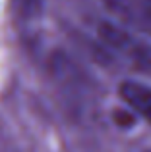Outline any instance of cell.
Returning <instances> with one entry per match:
<instances>
[{"label": "cell", "mask_w": 151, "mask_h": 152, "mask_svg": "<svg viewBox=\"0 0 151 152\" xmlns=\"http://www.w3.org/2000/svg\"><path fill=\"white\" fill-rule=\"evenodd\" d=\"M99 39H101L105 50L116 56L124 66L151 75V45L141 41L140 37L128 33L126 29L114 25V23H101L99 25Z\"/></svg>", "instance_id": "obj_1"}, {"label": "cell", "mask_w": 151, "mask_h": 152, "mask_svg": "<svg viewBox=\"0 0 151 152\" xmlns=\"http://www.w3.org/2000/svg\"><path fill=\"white\" fill-rule=\"evenodd\" d=\"M120 96L134 112H138L145 121L151 123V87L144 83L126 81L120 85Z\"/></svg>", "instance_id": "obj_2"}, {"label": "cell", "mask_w": 151, "mask_h": 152, "mask_svg": "<svg viewBox=\"0 0 151 152\" xmlns=\"http://www.w3.org/2000/svg\"><path fill=\"white\" fill-rule=\"evenodd\" d=\"M16 8L25 18H37L43 10V0H14Z\"/></svg>", "instance_id": "obj_3"}, {"label": "cell", "mask_w": 151, "mask_h": 152, "mask_svg": "<svg viewBox=\"0 0 151 152\" xmlns=\"http://www.w3.org/2000/svg\"><path fill=\"white\" fill-rule=\"evenodd\" d=\"M138 14L141 15L140 21L151 29V0H138Z\"/></svg>", "instance_id": "obj_4"}]
</instances>
